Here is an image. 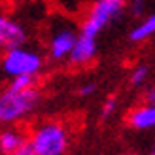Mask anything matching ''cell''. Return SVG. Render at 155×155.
<instances>
[{"mask_svg": "<svg viewBox=\"0 0 155 155\" xmlns=\"http://www.w3.org/2000/svg\"><path fill=\"white\" fill-rule=\"evenodd\" d=\"M55 4L59 6V10L66 13V15H76L80 13L85 4H87V0H55Z\"/></svg>", "mask_w": 155, "mask_h": 155, "instance_id": "11", "label": "cell"}, {"mask_svg": "<svg viewBox=\"0 0 155 155\" xmlns=\"http://www.w3.org/2000/svg\"><path fill=\"white\" fill-rule=\"evenodd\" d=\"M129 2V12L134 15V17H140V15L146 12V4L148 0H127Z\"/></svg>", "mask_w": 155, "mask_h": 155, "instance_id": "14", "label": "cell"}, {"mask_svg": "<svg viewBox=\"0 0 155 155\" xmlns=\"http://www.w3.org/2000/svg\"><path fill=\"white\" fill-rule=\"evenodd\" d=\"M151 155H155V148H153V151H151Z\"/></svg>", "mask_w": 155, "mask_h": 155, "instance_id": "20", "label": "cell"}, {"mask_svg": "<svg viewBox=\"0 0 155 155\" xmlns=\"http://www.w3.org/2000/svg\"><path fill=\"white\" fill-rule=\"evenodd\" d=\"M95 91H97V83L89 81V83H83L78 93H80V97H91V95H95Z\"/></svg>", "mask_w": 155, "mask_h": 155, "instance_id": "16", "label": "cell"}, {"mask_svg": "<svg viewBox=\"0 0 155 155\" xmlns=\"http://www.w3.org/2000/svg\"><path fill=\"white\" fill-rule=\"evenodd\" d=\"M78 36L80 28L66 17V13H55L48 27V57L55 63L68 59L78 42Z\"/></svg>", "mask_w": 155, "mask_h": 155, "instance_id": "2", "label": "cell"}, {"mask_svg": "<svg viewBox=\"0 0 155 155\" xmlns=\"http://www.w3.org/2000/svg\"><path fill=\"white\" fill-rule=\"evenodd\" d=\"M25 144H28V138L21 129H4L0 133V151H2V155H12Z\"/></svg>", "mask_w": 155, "mask_h": 155, "instance_id": "9", "label": "cell"}, {"mask_svg": "<svg viewBox=\"0 0 155 155\" xmlns=\"http://www.w3.org/2000/svg\"><path fill=\"white\" fill-rule=\"evenodd\" d=\"M115 108H117V100L115 97H108L102 104V117H110V115L115 112Z\"/></svg>", "mask_w": 155, "mask_h": 155, "instance_id": "15", "label": "cell"}, {"mask_svg": "<svg viewBox=\"0 0 155 155\" xmlns=\"http://www.w3.org/2000/svg\"><path fill=\"white\" fill-rule=\"evenodd\" d=\"M127 123L134 130H155V104L146 102L133 108L127 115Z\"/></svg>", "mask_w": 155, "mask_h": 155, "instance_id": "8", "label": "cell"}, {"mask_svg": "<svg viewBox=\"0 0 155 155\" xmlns=\"http://www.w3.org/2000/svg\"><path fill=\"white\" fill-rule=\"evenodd\" d=\"M40 102V93L36 87L15 89L8 87L0 95V121L4 125H15L30 115Z\"/></svg>", "mask_w": 155, "mask_h": 155, "instance_id": "1", "label": "cell"}, {"mask_svg": "<svg viewBox=\"0 0 155 155\" xmlns=\"http://www.w3.org/2000/svg\"><path fill=\"white\" fill-rule=\"evenodd\" d=\"M95 55H97V38L80 32L78 42L74 45L70 57H68V63H70L72 66L81 68V66L91 64L93 61H95Z\"/></svg>", "mask_w": 155, "mask_h": 155, "instance_id": "7", "label": "cell"}, {"mask_svg": "<svg viewBox=\"0 0 155 155\" xmlns=\"http://www.w3.org/2000/svg\"><path fill=\"white\" fill-rule=\"evenodd\" d=\"M10 87L15 89H30L36 87V76H17V78H10Z\"/></svg>", "mask_w": 155, "mask_h": 155, "instance_id": "12", "label": "cell"}, {"mask_svg": "<svg viewBox=\"0 0 155 155\" xmlns=\"http://www.w3.org/2000/svg\"><path fill=\"white\" fill-rule=\"evenodd\" d=\"M27 44V28L12 15L0 17V45L2 49H12Z\"/></svg>", "mask_w": 155, "mask_h": 155, "instance_id": "6", "label": "cell"}, {"mask_svg": "<svg viewBox=\"0 0 155 155\" xmlns=\"http://www.w3.org/2000/svg\"><path fill=\"white\" fill-rule=\"evenodd\" d=\"M44 68V57L40 51L27 45L6 49L2 55V72L8 78L17 76H38Z\"/></svg>", "mask_w": 155, "mask_h": 155, "instance_id": "5", "label": "cell"}, {"mask_svg": "<svg viewBox=\"0 0 155 155\" xmlns=\"http://www.w3.org/2000/svg\"><path fill=\"white\" fill-rule=\"evenodd\" d=\"M28 144L36 150L38 155H64L70 144V136L63 123L44 121L32 129Z\"/></svg>", "mask_w": 155, "mask_h": 155, "instance_id": "4", "label": "cell"}, {"mask_svg": "<svg viewBox=\"0 0 155 155\" xmlns=\"http://www.w3.org/2000/svg\"><path fill=\"white\" fill-rule=\"evenodd\" d=\"M12 155H38V153H36V150H34L30 144H25L23 148H19L17 151H15V153H12Z\"/></svg>", "mask_w": 155, "mask_h": 155, "instance_id": "17", "label": "cell"}, {"mask_svg": "<svg viewBox=\"0 0 155 155\" xmlns=\"http://www.w3.org/2000/svg\"><path fill=\"white\" fill-rule=\"evenodd\" d=\"M127 8V0H91L80 25V32L97 38L110 23L119 19Z\"/></svg>", "mask_w": 155, "mask_h": 155, "instance_id": "3", "label": "cell"}, {"mask_svg": "<svg viewBox=\"0 0 155 155\" xmlns=\"http://www.w3.org/2000/svg\"><path fill=\"white\" fill-rule=\"evenodd\" d=\"M123 155H140V153H123Z\"/></svg>", "mask_w": 155, "mask_h": 155, "instance_id": "19", "label": "cell"}, {"mask_svg": "<svg viewBox=\"0 0 155 155\" xmlns=\"http://www.w3.org/2000/svg\"><path fill=\"white\" fill-rule=\"evenodd\" d=\"M146 98H148L150 102H153V104H155V87H151V89L148 91V95H146Z\"/></svg>", "mask_w": 155, "mask_h": 155, "instance_id": "18", "label": "cell"}, {"mask_svg": "<svg viewBox=\"0 0 155 155\" xmlns=\"http://www.w3.org/2000/svg\"><path fill=\"white\" fill-rule=\"evenodd\" d=\"M151 36H155V12L150 13V15H146V17H144L140 23H136V25L130 28L129 40L138 44V42L150 40Z\"/></svg>", "mask_w": 155, "mask_h": 155, "instance_id": "10", "label": "cell"}, {"mask_svg": "<svg viewBox=\"0 0 155 155\" xmlns=\"http://www.w3.org/2000/svg\"><path fill=\"white\" fill-rule=\"evenodd\" d=\"M148 66L146 64H140V66H136L133 72H130V85H134V87H138V85H142L146 80H148Z\"/></svg>", "mask_w": 155, "mask_h": 155, "instance_id": "13", "label": "cell"}]
</instances>
